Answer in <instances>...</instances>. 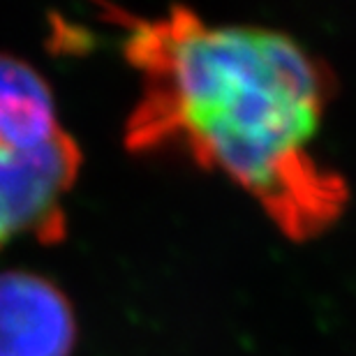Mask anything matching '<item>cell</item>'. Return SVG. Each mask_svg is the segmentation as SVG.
I'll list each match as a JSON object with an SVG mask.
<instances>
[{"mask_svg": "<svg viewBox=\"0 0 356 356\" xmlns=\"http://www.w3.org/2000/svg\"><path fill=\"white\" fill-rule=\"evenodd\" d=\"M123 26L125 56L141 76L127 148H183L243 188L289 238L336 222L350 190L315 153L336 90L322 58L289 35L213 24L188 7L123 17Z\"/></svg>", "mask_w": 356, "mask_h": 356, "instance_id": "obj_1", "label": "cell"}, {"mask_svg": "<svg viewBox=\"0 0 356 356\" xmlns=\"http://www.w3.org/2000/svg\"><path fill=\"white\" fill-rule=\"evenodd\" d=\"M79 167L81 151L65 130L33 148L0 144V248L17 236H65L63 202Z\"/></svg>", "mask_w": 356, "mask_h": 356, "instance_id": "obj_2", "label": "cell"}, {"mask_svg": "<svg viewBox=\"0 0 356 356\" xmlns=\"http://www.w3.org/2000/svg\"><path fill=\"white\" fill-rule=\"evenodd\" d=\"M72 303L51 280L28 270L0 273V356H70Z\"/></svg>", "mask_w": 356, "mask_h": 356, "instance_id": "obj_3", "label": "cell"}, {"mask_svg": "<svg viewBox=\"0 0 356 356\" xmlns=\"http://www.w3.org/2000/svg\"><path fill=\"white\" fill-rule=\"evenodd\" d=\"M60 130L51 90L38 70L0 54V144L33 148Z\"/></svg>", "mask_w": 356, "mask_h": 356, "instance_id": "obj_4", "label": "cell"}]
</instances>
